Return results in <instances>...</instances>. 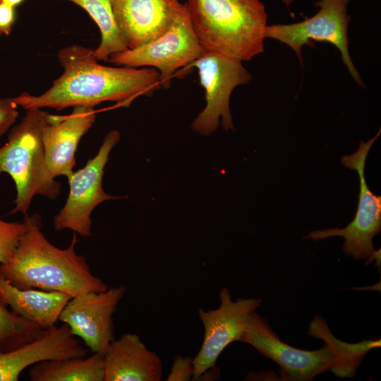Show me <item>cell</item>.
Wrapping results in <instances>:
<instances>
[{
    "label": "cell",
    "instance_id": "20",
    "mask_svg": "<svg viewBox=\"0 0 381 381\" xmlns=\"http://www.w3.org/2000/svg\"><path fill=\"white\" fill-rule=\"evenodd\" d=\"M7 307L0 298V353L26 344L44 331L40 325L18 315Z\"/></svg>",
    "mask_w": 381,
    "mask_h": 381
},
{
    "label": "cell",
    "instance_id": "25",
    "mask_svg": "<svg viewBox=\"0 0 381 381\" xmlns=\"http://www.w3.org/2000/svg\"><path fill=\"white\" fill-rule=\"evenodd\" d=\"M25 0H0V3H3L11 6L12 7L16 8L23 3Z\"/></svg>",
    "mask_w": 381,
    "mask_h": 381
},
{
    "label": "cell",
    "instance_id": "13",
    "mask_svg": "<svg viewBox=\"0 0 381 381\" xmlns=\"http://www.w3.org/2000/svg\"><path fill=\"white\" fill-rule=\"evenodd\" d=\"M95 119L96 111L91 107H73L66 115L46 114L42 138L46 164L54 178H68L73 172L78 143Z\"/></svg>",
    "mask_w": 381,
    "mask_h": 381
},
{
    "label": "cell",
    "instance_id": "17",
    "mask_svg": "<svg viewBox=\"0 0 381 381\" xmlns=\"http://www.w3.org/2000/svg\"><path fill=\"white\" fill-rule=\"evenodd\" d=\"M71 298V295L59 291L18 288L0 272L1 300L13 313L44 329L55 325Z\"/></svg>",
    "mask_w": 381,
    "mask_h": 381
},
{
    "label": "cell",
    "instance_id": "16",
    "mask_svg": "<svg viewBox=\"0 0 381 381\" xmlns=\"http://www.w3.org/2000/svg\"><path fill=\"white\" fill-rule=\"evenodd\" d=\"M104 381H159L163 365L140 337L125 333L114 339L104 354Z\"/></svg>",
    "mask_w": 381,
    "mask_h": 381
},
{
    "label": "cell",
    "instance_id": "7",
    "mask_svg": "<svg viewBox=\"0 0 381 381\" xmlns=\"http://www.w3.org/2000/svg\"><path fill=\"white\" fill-rule=\"evenodd\" d=\"M243 61L217 52L205 51L185 71L196 68L200 83L205 92L206 104L192 123L193 131L209 135L220 122L224 130H234L230 111V97L238 86L252 80Z\"/></svg>",
    "mask_w": 381,
    "mask_h": 381
},
{
    "label": "cell",
    "instance_id": "10",
    "mask_svg": "<svg viewBox=\"0 0 381 381\" xmlns=\"http://www.w3.org/2000/svg\"><path fill=\"white\" fill-rule=\"evenodd\" d=\"M120 139L118 130L110 131L97 155L68 177L69 192L64 207L54 217V231L70 229L83 237H90L93 210L105 200L120 198L106 193L102 188L104 167L112 148Z\"/></svg>",
    "mask_w": 381,
    "mask_h": 381
},
{
    "label": "cell",
    "instance_id": "8",
    "mask_svg": "<svg viewBox=\"0 0 381 381\" xmlns=\"http://www.w3.org/2000/svg\"><path fill=\"white\" fill-rule=\"evenodd\" d=\"M380 129L367 142L360 141L359 147L351 155L343 156L342 164L357 171L360 181V191L357 210L353 219L344 228L326 229L313 231L305 238L314 241L332 236L344 238L343 251L356 260L365 259L371 262L378 258L374 248L373 238L381 229V197L375 195L368 188L364 169L369 150L380 135Z\"/></svg>",
    "mask_w": 381,
    "mask_h": 381
},
{
    "label": "cell",
    "instance_id": "6",
    "mask_svg": "<svg viewBox=\"0 0 381 381\" xmlns=\"http://www.w3.org/2000/svg\"><path fill=\"white\" fill-rule=\"evenodd\" d=\"M205 52L193 30L185 3L162 35L140 47L113 54L108 61L119 66L153 68L159 73L161 87L169 88L174 74L186 68Z\"/></svg>",
    "mask_w": 381,
    "mask_h": 381
},
{
    "label": "cell",
    "instance_id": "3",
    "mask_svg": "<svg viewBox=\"0 0 381 381\" xmlns=\"http://www.w3.org/2000/svg\"><path fill=\"white\" fill-rule=\"evenodd\" d=\"M308 334L322 339L324 346L317 350L298 349L282 341L267 320L255 311L240 340L253 346L260 353L277 363L283 380L309 381L331 370L341 377H353L361 361L380 341L348 344L337 339L325 321L315 315Z\"/></svg>",
    "mask_w": 381,
    "mask_h": 381
},
{
    "label": "cell",
    "instance_id": "24",
    "mask_svg": "<svg viewBox=\"0 0 381 381\" xmlns=\"http://www.w3.org/2000/svg\"><path fill=\"white\" fill-rule=\"evenodd\" d=\"M16 17V8L0 3V35H10Z\"/></svg>",
    "mask_w": 381,
    "mask_h": 381
},
{
    "label": "cell",
    "instance_id": "4",
    "mask_svg": "<svg viewBox=\"0 0 381 381\" xmlns=\"http://www.w3.org/2000/svg\"><path fill=\"white\" fill-rule=\"evenodd\" d=\"M188 14L202 47L241 61L265 48L267 14L260 0H187Z\"/></svg>",
    "mask_w": 381,
    "mask_h": 381
},
{
    "label": "cell",
    "instance_id": "23",
    "mask_svg": "<svg viewBox=\"0 0 381 381\" xmlns=\"http://www.w3.org/2000/svg\"><path fill=\"white\" fill-rule=\"evenodd\" d=\"M17 107L13 98L0 99V137L16 121L18 116Z\"/></svg>",
    "mask_w": 381,
    "mask_h": 381
},
{
    "label": "cell",
    "instance_id": "22",
    "mask_svg": "<svg viewBox=\"0 0 381 381\" xmlns=\"http://www.w3.org/2000/svg\"><path fill=\"white\" fill-rule=\"evenodd\" d=\"M194 374L193 358L190 356L177 355L174 361L167 380L187 381L193 380Z\"/></svg>",
    "mask_w": 381,
    "mask_h": 381
},
{
    "label": "cell",
    "instance_id": "11",
    "mask_svg": "<svg viewBox=\"0 0 381 381\" xmlns=\"http://www.w3.org/2000/svg\"><path fill=\"white\" fill-rule=\"evenodd\" d=\"M219 298L218 308L198 310L205 333L201 347L193 358V380H199L205 371L215 367L219 356L228 345L240 341L251 315L261 304V300L258 298L234 301L226 287L221 289Z\"/></svg>",
    "mask_w": 381,
    "mask_h": 381
},
{
    "label": "cell",
    "instance_id": "18",
    "mask_svg": "<svg viewBox=\"0 0 381 381\" xmlns=\"http://www.w3.org/2000/svg\"><path fill=\"white\" fill-rule=\"evenodd\" d=\"M29 377L32 381H104V355L41 361L30 368Z\"/></svg>",
    "mask_w": 381,
    "mask_h": 381
},
{
    "label": "cell",
    "instance_id": "5",
    "mask_svg": "<svg viewBox=\"0 0 381 381\" xmlns=\"http://www.w3.org/2000/svg\"><path fill=\"white\" fill-rule=\"evenodd\" d=\"M26 111L0 147V175L8 174L16 190L10 214L21 212L25 216L35 195L53 200L61 190V183L51 174L45 161L42 133L47 112L42 109Z\"/></svg>",
    "mask_w": 381,
    "mask_h": 381
},
{
    "label": "cell",
    "instance_id": "21",
    "mask_svg": "<svg viewBox=\"0 0 381 381\" xmlns=\"http://www.w3.org/2000/svg\"><path fill=\"white\" fill-rule=\"evenodd\" d=\"M27 222H9L0 219V264L12 258L20 237L25 232Z\"/></svg>",
    "mask_w": 381,
    "mask_h": 381
},
{
    "label": "cell",
    "instance_id": "1",
    "mask_svg": "<svg viewBox=\"0 0 381 381\" xmlns=\"http://www.w3.org/2000/svg\"><path fill=\"white\" fill-rule=\"evenodd\" d=\"M93 51L77 44L61 49L57 55L64 69L61 76L42 95L23 92L13 97L14 102L25 110L95 107L104 102L128 107L137 97L150 96L161 87L156 69L104 66Z\"/></svg>",
    "mask_w": 381,
    "mask_h": 381
},
{
    "label": "cell",
    "instance_id": "14",
    "mask_svg": "<svg viewBox=\"0 0 381 381\" xmlns=\"http://www.w3.org/2000/svg\"><path fill=\"white\" fill-rule=\"evenodd\" d=\"M116 23L133 49L162 35L182 11L179 0H111Z\"/></svg>",
    "mask_w": 381,
    "mask_h": 381
},
{
    "label": "cell",
    "instance_id": "9",
    "mask_svg": "<svg viewBox=\"0 0 381 381\" xmlns=\"http://www.w3.org/2000/svg\"><path fill=\"white\" fill-rule=\"evenodd\" d=\"M350 0H318V11L303 21L291 24H276L265 27V38L277 40L296 54L303 65L302 48L310 40L333 44L340 52L342 61L354 80L365 87L349 51L348 26L351 16L347 12Z\"/></svg>",
    "mask_w": 381,
    "mask_h": 381
},
{
    "label": "cell",
    "instance_id": "19",
    "mask_svg": "<svg viewBox=\"0 0 381 381\" xmlns=\"http://www.w3.org/2000/svg\"><path fill=\"white\" fill-rule=\"evenodd\" d=\"M84 9L97 25L101 35L99 46L93 54L97 61H107L116 53L128 49L113 11L111 0H66Z\"/></svg>",
    "mask_w": 381,
    "mask_h": 381
},
{
    "label": "cell",
    "instance_id": "15",
    "mask_svg": "<svg viewBox=\"0 0 381 381\" xmlns=\"http://www.w3.org/2000/svg\"><path fill=\"white\" fill-rule=\"evenodd\" d=\"M87 353L66 324L54 325L33 341L0 353V381H17L25 368L41 361L83 358Z\"/></svg>",
    "mask_w": 381,
    "mask_h": 381
},
{
    "label": "cell",
    "instance_id": "12",
    "mask_svg": "<svg viewBox=\"0 0 381 381\" xmlns=\"http://www.w3.org/2000/svg\"><path fill=\"white\" fill-rule=\"evenodd\" d=\"M124 286L90 291L73 296L62 310L59 320L80 337L92 353L104 354L115 339L113 315L122 299Z\"/></svg>",
    "mask_w": 381,
    "mask_h": 381
},
{
    "label": "cell",
    "instance_id": "2",
    "mask_svg": "<svg viewBox=\"0 0 381 381\" xmlns=\"http://www.w3.org/2000/svg\"><path fill=\"white\" fill-rule=\"evenodd\" d=\"M27 227L9 261L0 264V272L20 289L59 291L72 297L108 288L94 275L83 255L75 251L78 235L70 245L59 248L52 245L42 231L39 214L26 215Z\"/></svg>",
    "mask_w": 381,
    "mask_h": 381
},
{
    "label": "cell",
    "instance_id": "26",
    "mask_svg": "<svg viewBox=\"0 0 381 381\" xmlns=\"http://www.w3.org/2000/svg\"><path fill=\"white\" fill-rule=\"evenodd\" d=\"M283 1L287 6H289V4H290V1L289 0H283Z\"/></svg>",
    "mask_w": 381,
    "mask_h": 381
}]
</instances>
